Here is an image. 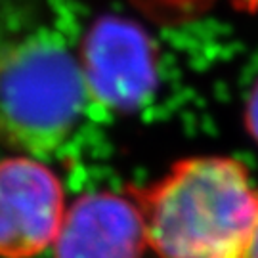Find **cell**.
Masks as SVG:
<instances>
[{
	"label": "cell",
	"mask_w": 258,
	"mask_h": 258,
	"mask_svg": "<svg viewBox=\"0 0 258 258\" xmlns=\"http://www.w3.org/2000/svg\"><path fill=\"white\" fill-rule=\"evenodd\" d=\"M134 197L159 258H245L258 224V187L231 157L184 159Z\"/></svg>",
	"instance_id": "1"
},
{
	"label": "cell",
	"mask_w": 258,
	"mask_h": 258,
	"mask_svg": "<svg viewBox=\"0 0 258 258\" xmlns=\"http://www.w3.org/2000/svg\"><path fill=\"white\" fill-rule=\"evenodd\" d=\"M88 98L83 67L52 33L0 52V138L48 153L75 128Z\"/></svg>",
	"instance_id": "2"
},
{
	"label": "cell",
	"mask_w": 258,
	"mask_h": 258,
	"mask_svg": "<svg viewBox=\"0 0 258 258\" xmlns=\"http://www.w3.org/2000/svg\"><path fill=\"white\" fill-rule=\"evenodd\" d=\"M81 67L88 98L105 109H136L155 90L153 46L128 19H100L86 35Z\"/></svg>",
	"instance_id": "3"
},
{
	"label": "cell",
	"mask_w": 258,
	"mask_h": 258,
	"mask_svg": "<svg viewBox=\"0 0 258 258\" xmlns=\"http://www.w3.org/2000/svg\"><path fill=\"white\" fill-rule=\"evenodd\" d=\"M65 216L57 176L31 157L0 161V256L33 258L54 245Z\"/></svg>",
	"instance_id": "4"
},
{
	"label": "cell",
	"mask_w": 258,
	"mask_h": 258,
	"mask_svg": "<svg viewBox=\"0 0 258 258\" xmlns=\"http://www.w3.org/2000/svg\"><path fill=\"white\" fill-rule=\"evenodd\" d=\"M148 245L138 199L113 191L79 197L65 211L54 258H142Z\"/></svg>",
	"instance_id": "5"
},
{
	"label": "cell",
	"mask_w": 258,
	"mask_h": 258,
	"mask_svg": "<svg viewBox=\"0 0 258 258\" xmlns=\"http://www.w3.org/2000/svg\"><path fill=\"white\" fill-rule=\"evenodd\" d=\"M245 126L249 130L250 138L258 144V81L252 86L249 98H247V105H245Z\"/></svg>",
	"instance_id": "6"
},
{
	"label": "cell",
	"mask_w": 258,
	"mask_h": 258,
	"mask_svg": "<svg viewBox=\"0 0 258 258\" xmlns=\"http://www.w3.org/2000/svg\"><path fill=\"white\" fill-rule=\"evenodd\" d=\"M245 258H258V224H256V228H254L252 237H250V243H249V247H247Z\"/></svg>",
	"instance_id": "7"
},
{
	"label": "cell",
	"mask_w": 258,
	"mask_h": 258,
	"mask_svg": "<svg viewBox=\"0 0 258 258\" xmlns=\"http://www.w3.org/2000/svg\"><path fill=\"white\" fill-rule=\"evenodd\" d=\"M235 4L247 12H258V0H235Z\"/></svg>",
	"instance_id": "8"
}]
</instances>
